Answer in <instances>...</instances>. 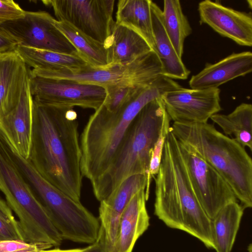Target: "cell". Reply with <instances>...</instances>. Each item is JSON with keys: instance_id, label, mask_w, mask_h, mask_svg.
Returning a JSON list of instances; mask_svg holds the SVG:
<instances>
[{"instance_id": "11", "label": "cell", "mask_w": 252, "mask_h": 252, "mask_svg": "<svg viewBox=\"0 0 252 252\" xmlns=\"http://www.w3.org/2000/svg\"><path fill=\"white\" fill-rule=\"evenodd\" d=\"M29 82L33 98L42 103L95 110L103 103L106 92L101 86L65 79L32 76Z\"/></svg>"}, {"instance_id": "36", "label": "cell", "mask_w": 252, "mask_h": 252, "mask_svg": "<svg viewBox=\"0 0 252 252\" xmlns=\"http://www.w3.org/2000/svg\"><path fill=\"white\" fill-rule=\"evenodd\" d=\"M45 250H39V251H19L16 252H43Z\"/></svg>"}, {"instance_id": "19", "label": "cell", "mask_w": 252, "mask_h": 252, "mask_svg": "<svg viewBox=\"0 0 252 252\" xmlns=\"http://www.w3.org/2000/svg\"><path fill=\"white\" fill-rule=\"evenodd\" d=\"M29 70L15 51L0 54V118L18 104L29 79Z\"/></svg>"}, {"instance_id": "31", "label": "cell", "mask_w": 252, "mask_h": 252, "mask_svg": "<svg viewBox=\"0 0 252 252\" xmlns=\"http://www.w3.org/2000/svg\"><path fill=\"white\" fill-rule=\"evenodd\" d=\"M53 247L45 243L31 244L19 240H4L0 241V252H16L24 251L48 250Z\"/></svg>"}, {"instance_id": "13", "label": "cell", "mask_w": 252, "mask_h": 252, "mask_svg": "<svg viewBox=\"0 0 252 252\" xmlns=\"http://www.w3.org/2000/svg\"><path fill=\"white\" fill-rule=\"evenodd\" d=\"M219 88L179 89L167 92L160 98L174 122L207 123L221 110Z\"/></svg>"}, {"instance_id": "29", "label": "cell", "mask_w": 252, "mask_h": 252, "mask_svg": "<svg viewBox=\"0 0 252 252\" xmlns=\"http://www.w3.org/2000/svg\"><path fill=\"white\" fill-rule=\"evenodd\" d=\"M140 87L117 85L105 87L106 95L102 105L110 112H117L130 100Z\"/></svg>"}, {"instance_id": "5", "label": "cell", "mask_w": 252, "mask_h": 252, "mask_svg": "<svg viewBox=\"0 0 252 252\" xmlns=\"http://www.w3.org/2000/svg\"><path fill=\"white\" fill-rule=\"evenodd\" d=\"M166 112L160 98L146 104L130 126L110 165L92 185L99 202L127 178L148 174L152 151L161 133Z\"/></svg>"}, {"instance_id": "26", "label": "cell", "mask_w": 252, "mask_h": 252, "mask_svg": "<svg viewBox=\"0 0 252 252\" xmlns=\"http://www.w3.org/2000/svg\"><path fill=\"white\" fill-rule=\"evenodd\" d=\"M54 25L89 65L95 67H105L109 65L108 51L105 44L87 36L65 22L55 19Z\"/></svg>"}, {"instance_id": "15", "label": "cell", "mask_w": 252, "mask_h": 252, "mask_svg": "<svg viewBox=\"0 0 252 252\" xmlns=\"http://www.w3.org/2000/svg\"><path fill=\"white\" fill-rule=\"evenodd\" d=\"M33 129V97L29 79L17 105L0 118V137L20 156L28 159Z\"/></svg>"}, {"instance_id": "10", "label": "cell", "mask_w": 252, "mask_h": 252, "mask_svg": "<svg viewBox=\"0 0 252 252\" xmlns=\"http://www.w3.org/2000/svg\"><path fill=\"white\" fill-rule=\"evenodd\" d=\"M58 21L65 22L83 34L102 43L109 37L115 23L114 0H48Z\"/></svg>"}, {"instance_id": "24", "label": "cell", "mask_w": 252, "mask_h": 252, "mask_svg": "<svg viewBox=\"0 0 252 252\" xmlns=\"http://www.w3.org/2000/svg\"><path fill=\"white\" fill-rule=\"evenodd\" d=\"M211 120L218 125L226 136L252 151V105L242 103L228 114L217 113Z\"/></svg>"}, {"instance_id": "32", "label": "cell", "mask_w": 252, "mask_h": 252, "mask_svg": "<svg viewBox=\"0 0 252 252\" xmlns=\"http://www.w3.org/2000/svg\"><path fill=\"white\" fill-rule=\"evenodd\" d=\"M25 13L20 6L12 0H0V26L22 18Z\"/></svg>"}, {"instance_id": "22", "label": "cell", "mask_w": 252, "mask_h": 252, "mask_svg": "<svg viewBox=\"0 0 252 252\" xmlns=\"http://www.w3.org/2000/svg\"><path fill=\"white\" fill-rule=\"evenodd\" d=\"M151 0H120L115 23L135 31L148 42L154 51L151 13Z\"/></svg>"}, {"instance_id": "12", "label": "cell", "mask_w": 252, "mask_h": 252, "mask_svg": "<svg viewBox=\"0 0 252 252\" xmlns=\"http://www.w3.org/2000/svg\"><path fill=\"white\" fill-rule=\"evenodd\" d=\"M55 20L46 11H25L22 18L6 22L0 27L15 38L18 45L78 55L74 47L55 26Z\"/></svg>"}, {"instance_id": "9", "label": "cell", "mask_w": 252, "mask_h": 252, "mask_svg": "<svg viewBox=\"0 0 252 252\" xmlns=\"http://www.w3.org/2000/svg\"><path fill=\"white\" fill-rule=\"evenodd\" d=\"M178 142L194 193L212 220L224 206L237 199L229 185L215 169L190 146Z\"/></svg>"}, {"instance_id": "21", "label": "cell", "mask_w": 252, "mask_h": 252, "mask_svg": "<svg viewBox=\"0 0 252 252\" xmlns=\"http://www.w3.org/2000/svg\"><path fill=\"white\" fill-rule=\"evenodd\" d=\"M105 44L108 51L109 65L128 63L153 50L140 34L117 24L115 21Z\"/></svg>"}, {"instance_id": "2", "label": "cell", "mask_w": 252, "mask_h": 252, "mask_svg": "<svg viewBox=\"0 0 252 252\" xmlns=\"http://www.w3.org/2000/svg\"><path fill=\"white\" fill-rule=\"evenodd\" d=\"M170 129L155 178L154 214L168 227L185 231L214 249L212 220L194 193L178 140Z\"/></svg>"}, {"instance_id": "35", "label": "cell", "mask_w": 252, "mask_h": 252, "mask_svg": "<svg viewBox=\"0 0 252 252\" xmlns=\"http://www.w3.org/2000/svg\"><path fill=\"white\" fill-rule=\"evenodd\" d=\"M86 249V247L84 248H76L71 249H60L56 248L53 249H48L45 250L43 252H83Z\"/></svg>"}, {"instance_id": "14", "label": "cell", "mask_w": 252, "mask_h": 252, "mask_svg": "<svg viewBox=\"0 0 252 252\" xmlns=\"http://www.w3.org/2000/svg\"><path fill=\"white\" fill-rule=\"evenodd\" d=\"M200 23L210 27L222 36L244 46L252 45V16L222 5L219 1L205 0L198 6Z\"/></svg>"}, {"instance_id": "7", "label": "cell", "mask_w": 252, "mask_h": 252, "mask_svg": "<svg viewBox=\"0 0 252 252\" xmlns=\"http://www.w3.org/2000/svg\"><path fill=\"white\" fill-rule=\"evenodd\" d=\"M0 190L18 217L25 242L59 247L63 240L0 137Z\"/></svg>"}, {"instance_id": "30", "label": "cell", "mask_w": 252, "mask_h": 252, "mask_svg": "<svg viewBox=\"0 0 252 252\" xmlns=\"http://www.w3.org/2000/svg\"><path fill=\"white\" fill-rule=\"evenodd\" d=\"M170 121L171 120L166 113L164 118L161 133L152 151L147 174V186L145 189L147 200L148 199L149 196L151 180L158 174L159 169L165 138L171 127Z\"/></svg>"}, {"instance_id": "33", "label": "cell", "mask_w": 252, "mask_h": 252, "mask_svg": "<svg viewBox=\"0 0 252 252\" xmlns=\"http://www.w3.org/2000/svg\"><path fill=\"white\" fill-rule=\"evenodd\" d=\"M17 45L16 39L0 27V54L15 51Z\"/></svg>"}, {"instance_id": "20", "label": "cell", "mask_w": 252, "mask_h": 252, "mask_svg": "<svg viewBox=\"0 0 252 252\" xmlns=\"http://www.w3.org/2000/svg\"><path fill=\"white\" fill-rule=\"evenodd\" d=\"M151 13L154 40V52L162 66V75L172 79H187L190 71L177 54L165 30L162 10L155 2L151 3Z\"/></svg>"}, {"instance_id": "25", "label": "cell", "mask_w": 252, "mask_h": 252, "mask_svg": "<svg viewBox=\"0 0 252 252\" xmlns=\"http://www.w3.org/2000/svg\"><path fill=\"white\" fill-rule=\"evenodd\" d=\"M15 51L26 64L33 69H72L89 65L78 55H69L20 45H17Z\"/></svg>"}, {"instance_id": "16", "label": "cell", "mask_w": 252, "mask_h": 252, "mask_svg": "<svg viewBox=\"0 0 252 252\" xmlns=\"http://www.w3.org/2000/svg\"><path fill=\"white\" fill-rule=\"evenodd\" d=\"M147 175L138 174L124 180L107 198L100 202L98 219L107 252L113 246L121 216L133 196L146 189Z\"/></svg>"}, {"instance_id": "23", "label": "cell", "mask_w": 252, "mask_h": 252, "mask_svg": "<svg viewBox=\"0 0 252 252\" xmlns=\"http://www.w3.org/2000/svg\"><path fill=\"white\" fill-rule=\"evenodd\" d=\"M244 210L237 201L232 202L212 219L214 249L216 252H231Z\"/></svg>"}, {"instance_id": "18", "label": "cell", "mask_w": 252, "mask_h": 252, "mask_svg": "<svg viewBox=\"0 0 252 252\" xmlns=\"http://www.w3.org/2000/svg\"><path fill=\"white\" fill-rule=\"evenodd\" d=\"M145 189L137 191L123 213L115 242L109 252H132L138 238L148 229L150 217Z\"/></svg>"}, {"instance_id": "34", "label": "cell", "mask_w": 252, "mask_h": 252, "mask_svg": "<svg viewBox=\"0 0 252 252\" xmlns=\"http://www.w3.org/2000/svg\"><path fill=\"white\" fill-rule=\"evenodd\" d=\"M83 252H107L101 228L97 240L93 244L86 247V249Z\"/></svg>"}, {"instance_id": "17", "label": "cell", "mask_w": 252, "mask_h": 252, "mask_svg": "<svg viewBox=\"0 0 252 252\" xmlns=\"http://www.w3.org/2000/svg\"><path fill=\"white\" fill-rule=\"evenodd\" d=\"M252 71V52L234 53L215 63H207L201 71L191 76L189 85L193 89L217 88Z\"/></svg>"}, {"instance_id": "28", "label": "cell", "mask_w": 252, "mask_h": 252, "mask_svg": "<svg viewBox=\"0 0 252 252\" xmlns=\"http://www.w3.org/2000/svg\"><path fill=\"white\" fill-rule=\"evenodd\" d=\"M19 240L25 242L18 220L6 201L0 197V241Z\"/></svg>"}, {"instance_id": "6", "label": "cell", "mask_w": 252, "mask_h": 252, "mask_svg": "<svg viewBox=\"0 0 252 252\" xmlns=\"http://www.w3.org/2000/svg\"><path fill=\"white\" fill-rule=\"evenodd\" d=\"M7 149L63 240L89 244L94 243L101 230L98 218L81 202L75 201L46 180L29 159L9 146Z\"/></svg>"}, {"instance_id": "1", "label": "cell", "mask_w": 252, "mask_h": 252, "mask_svg": "<svg viewBox=\"0 0 252 252\" xmlns=\"http://www.w3.org/2000/svg\"><path fill=\"white\" fill-rule=\"evenodd\" d=\"M77 114L72 107L33 99V129L29 160L48 182L76 201L82 186Z\"/></svg>"}, {"instance_id": "27", "label": "cell", "mask_w": 252, "mask_h": 252, "mask_svg": "<svg viewBox=\"0 0 252 252\" xmlns=\"http://www.w3.org/2000/svg\"><path fill=\"white\" fill-rule=\"evenodd\" d=\"M165 30L178 55L182 59L186 38L192 33V29L183 13L179 0H164L162 10Z\"/></svg>"}, {"instance_id": "4", "label": "cell", "mask_w": 252, "mask_h": 252, "mask_svg": "<svg viewBox=\"0 0 252 252\" xmlns=\"http://www.w3.org/2000/svg\"><path fill=\"white\" fill-rule=\"evenodd\" d=\"M171 130L219 173L244 209L252 208V160L245 148L208 122H173Z\"/></svg>"}, {"instance_id": "3", "label": "cell", "mask_w": 252, "mask_h": 252, "mask_svg": "<svg viewBox=\"0 0 252 252\" xmlns=\"http://www.w3.org/2000/svg\"><path fill=\"white\" fill-rule=\"evenodd\" d=\"M173 79L161 75L141 87L130 100L115 112L101 105L90 117L81 134L82 176L94 184L112 162L133 120L148 103L165 93L180 88Z\"/></svg>"}, {"instance_id": "8", "label": "cell", "mask_w": 252, "mask_h": 252, "mask_svg": "<svg viewBox=\"0 0 252 252\" xmlns=\"http://www.w3.org/2000/svg\"><path fill=\"white\" fill-rule=\"evenodd\" d=\"M32 76L65 79L103 87L130 86L141 87L162 75L160 62L154 51L125 64L95 67L88 65L76 69H32Z\"/></svg>"}]
</instances>
